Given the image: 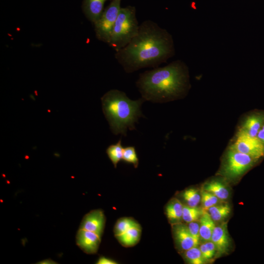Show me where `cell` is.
<instances>
[{"label":"cell","mask_w":264,"mask_h":264,"mask_svg":"<svg viewBox=\"0 0 264 264\" xmlns=\"http://www.w3.org/2000/svg\"><path fill=\"white\" fill-rule=\"evenodd\" d=\"M174 54L171 35L156 22L147 20L139 25L137 35L114 56L129 73L143 68L157 67Z\"/></svg>","instance_id":"obj_1"},{"label":"cell","mask_w":264,"mask_h":264,"mask_svg":"<svg viewBox=\"0 0 264 264\" xmlns=\"http://www.w3.org/2000/svg\"><path fill=\"white\" fill-rule=\"evenodd\" d=\"M136 85L145 101L164 103L177 99L189 88L188 69L183 62L176 61L141 73Z\"/></svg>","instance_id":"obj_2"},{"label":"cell","mask_w":264,"mask_h":264,"mask_svg":"<svg viewBox=\"0 0 264 264\" xmlns=\"http://www.w3.org/2000/svg\"><path fill=\"white\" fill-rule=\"evenodd\" d=\"M144 101L143 98L132 100L125 92L117 89H111L102 96L103 113L114 134L126 136L128 130L135 129V123L144 116L141 106Z\"/></svg>","instance_id":"obj_3"},{"label":"cell","mask_w":264,"mask_h":264,"mask_svg":"<svg viewBox=\"0 0 264 264\" xmlns=\"http://www.w3.org/2000/svg\"><path fill=\"white\" fill-rule=\"evenodd\" d=\"M139 27L135 7H121L108 44L115 52L119 51L137 35Z\"/></svg>","instance_id":"obj_4"},{"label":"cell","mask_w":264,"mask_h":264,"mask_svg":"<svg viewBox=\"0 0 264 264\" xmlns=\"http://www.w3.org/2000/svg\"><path fill=\"white\" fill-rule=\"evenodd\" d=\"M258 160L229 147L224 156L220 172L227 178H237L252 168Z\"/></svg>","instance_id":"obj_5"},{"label":"cell","mask_w":264,"mask_h":264,"mask_svg":"<svg viewBox=\"0 0 264 264\" xmlns=\"http://www.w3.org/2000/svg\"><path fill=\"white\" fill-rule=\"evenodd\" d=\"M121 0H112L94 23L96 38L108 44L121 9Z\"/></svg>","instance_id":"obj_6"},{"label":"cell","mask_w":264,"mask_h":264,"mask_svg":"<svg viewBox=\"0 0 264 264\" xmlns=\"http://www.w3.org/2000/svg\"><path fill=\"white\" fill-rule=\"evenodd\" d=\"M229 147L258 160L264 156V146L260 140L239 130Z\"/></svg>","instance_id":"obj_7"},{"label":"cell","mask_w":264,"mask_h":264,"mask_svg":"<svg viewBox=\"0 0 264 264\" xmlns=\"http://www.w3.org/2000/svg\"><path fill=\"white\" fill-rule=\"evenodd\" d=\"M101 237L94 232L79 228L76 234V244L86 253L95 254L100 244Z\"/></svg>","instance_id":"obj_8"},{"label":"cell","mask_w":264,"mask_h":264,"mask_svg":"<svg viewBox=\"0 0 264 264\" xmlns=\"http://www.w3.org/2000/svg\"><path fill=\"white\" fill-rule=\"evenodd\" d=\"M106 218L103 211L93 210L85 215L79 228L94 232L101 236L105 227Z\"/></svg>","instance_id":"obj_9"},{"label":"cell","mask_w":264,"mask_h":264,"mask_svg":"<svg viewBox=\"0 0 264 264\" xmlns=\"http://www.w3.org/2000/svg\"><path fill=\"white\" fill-rule=\"evenodd\" d=\"M264 124V111H254L244 117L238 130L251 136L257 137Z\"/></svg>","instance_id":"obj_10"},{"label":"cell","mask_w":264,"mask_h":264,"mask_svg":"<svg viewBox=\"0 0 264 264\" xmlns=\"http://www.w3.org/2000/svg\"><path fill=\"white\" fill-rule=\"evenodd\" d=\"M211 241L216 247V255L218 257L228 251L230 239L227 230V223L224 222L215 227Z\"/></svg>","instance_id":"obj_11"},{"label":"cell","mask_w":264,"mask_h":264,"mask_svg":"<svg viewBox=\"0 0 264 264\" xmlns=\"http://www.w3.org/2000/svg\"><path fill=\"white\" fill-rule=\"evenodd\" d=\"M173 235L176 242L181 250L198 246L186 225L176 223L173 226Z\"/></svg>","instance_id":"obj_12"},{"label":"cell","mask_w":264,"mask_h":264,"mask_svg":"<svg viewBox=\"0 0 264 264\" xmlns=\"http://www.w3.org/2000/svg\"><path fill=\"white\" fill-rule=\"evenodd\" d=\"M107 0H84L82 9L88 20L94 23L103 12V7Z\"/></svg>","instance_id":"obj_13"},{"label":"cell","mask_w":264,"mask_h":264,"mask_svg":"<svg viewBox=\"0 0 264 264\" xmlns=\"http://www.w3.org/2000/svg\"><path fill=\"white\" fill-rule=\"evenodd\" d=\"M214 221L209 213L204 210L199 218L200 238L204 242L210 241L213 230L215 227Z\"/></svg>","instance_id":"obj_14"},{"label":"cell","mask_w":264,"mask_h":264,"mask_svg":"<svg viewBox=\"0 0 264 264\" xmlns=\"http://www.w3.org/2000/svg\"><path fill=\"white\" fill-rule=\"evenodd\" d=\"M141 233V227H134L125 232L116 236L119 243L125 247L135 245L139 241Z\"/></svg>","instance_id":"obj_15"},{"label":"cell","mask_w":264,"mask_h":264,"mask_svg":"<svg viewBox=\"0 0 264 264\" xmlns=\"http://www.w3.org/2000/svg\"><path fill=\"white\" fill-rule=\"evenodd\" d=\"M183 205L176 198L171 199L167 204L165 209L166 215L171 222H178L182 219Z\"/></svg>","instance_id":"obj_16"},{"label":"cell","mask_w":264,"mask_h":264,"mask_svg":"<svg viewBox=\"0 0 264 264\" xmlns=\"http://www.w3.org/2000/svg\"><path fill=\"white\" fill-rule=\"evenodd\" d=\"M202 189L213 194L220 200H226L229 197V191L227 187L219 181L213 180L207 182Z\"/></svg>","instance_id":"obj_17"},{"label":"cell","mask_w":264,"mask_h":264,"mask_svg":"<svg viewBox=\"0 0 264 264\" xmlns=\"http://www.w3.org/2000/svg\"><path fill=\"white\" fill-rule=\"evenodd\" d=\"M208 211L214 221H220L224 220L229 215L231 208L228 204H217L210 207Z\"/></svg>","instance_id":"obj_18"},{"label":"cell","mask_w":264,"mask_h":264,"mask_svg":"<svg viewBox=\"0 0 264 264\" xmlns=\"http://www.w3.org/2000/svg\"><path fill=\"white\" fill-rule=\"evenodd\" d=\"M140 227V224L134 219L131 218H123L119 219L114 227L115 236L120 235L129 229Z\"/></svg>","instance_id":"obj_19"},{"label":"cell","mask_w":264,"mask_h":264,"mask_svg":"<svg viewBox=\"0 0 264 264\" xmlns=\"http://www.w3.org/2000/svg\"><path fill=\"white\" fill-rule=\"evenodd\" d=\"M123 149L120 139L116 143L110 145L106 150V153L115 168H116L119 161L122 159Z\"/></svg>","instance_id":"obj_20"},{"label":"cell","mask_w":264,"mask_h":264,"mask_svg":"<svg viewBox=\"0 0 264 264\" xmlns=\"http://www.w3.org/2000/svg\"><path fill=\"white\" fill-rule=\"evenodd\" d=\"M182 197L187 203V205L190 207H197L201 201V193L198 189L191 188L183 191Z\"/></svg>","instance_id":"obj_21"},{"label":"cell","mask_w":264,"mask_h":264,"mask_svg":"<svg viewBox=\"0 0 264 264\" xmlns=\"http://www.w3.org/2000/svg\"><path fill=\"white\" fill-rule=\"evenodd\" d=\"M204 210L197 207L183 205L182 220L186 223L197 221L202 215Z\"/></svg>","instance_id":"obj_22"},{"label":"cell","mask_w":264,"mask_h":264,"mask_svg":"<svg viewBox=\"0 0 264 264\" xmlns=\"http://www.w3.org/2000/svg\"><path fill=\"white\" fill-rule=\"evenodd\" d=\"M184 251V258L188 263L203 264L205 263V261L202 256L200 250L197 246L192 247Z\"/></svg>","instance_id":"obj_23"},{"label":"cell","mask_w":264,"mask_h":264,"mask_svg":"<svg viewBox=\"0 0 264 264\" xmlns=\"http://www.w3.org/2000/svg\"><path fill=\"white\" fill-rule=\"evenodd\" d=\"M201 201L203 210H208L210 207L218 204L220 199L213 194L203 189L200 191Z\"/></svg>","instance_id":"obj_24"},{"label":"cell","mask_w":264,"mask_h":264,"mask_svg":"<svg viewBox=\"0 0 264 264\" xmlns=\"http://www.w3.org/2000/svg\"><path fill=\"white\" fill-rule=\"evenodd\" d=\"M122 160L127 163L132 164L134 168L137 167L138 158L134 147L128 146L124 148Z\"/></svg>","instance_id":"obj_25"},{"label":"cell","mask_w":264,"mask_h":264,"mask_svg":"<svg viewBox=\"0 0 264 264\" xmlns=\"http://www.w3.org/2000/svg\"><path fill=\"white\" fill-rule=\"evenodd\" d=\"M187 225L188 230L198 245L200 238L199 234V222L198 220L188 223Z\"/></svg>","instance_id":"obj_26"},{"label":"cell","mask_w":264,"mask_h":264,"mask_svg":"<svg viewBox=\"0 0 264 264\" xmlns=\"http://www.w3.org/2000/svg\"><path fill=\"white\" fill-rule=\"evenodd\" d=\"M199 249L200 250L202 256L205 262L212 259L210 256L209 253L205 243H202L200 245Z\"/></svg>","instance_id":"obj_27"},{"label":"cell","mask_w":264,"mask_h":264,"mask_svg":"<svg viewBox=\"0 0 264 264\" xmlns=\"http://www.w3.org/2000/svg\"><path fill=\"white\" fill-rule=\"evenodd\" d=\"M205 244L206 246L211 258H212L216 252V247L214 243L210 241L206 242H205Z\"/></svg>","instance_id":"obj_28"},{"label":"cell","mask_w":264,"mask_h":264,"mask_svg":"<svg viewBox=\"0 0 264 264\" xmlns=\"http://www.w3.org/2000/svg\"><path fill=\"white\" fill-rule=\"evenodd\" d=\"M97 264H116L117 263L110 258L105 257H100L96 263Z\"/></svg>","instance_id":"obj_29"},{"label":"cell","mask_w":264,"mask_h":264,"mask_svg":"<svg viewBox=\"0 0 264 264\" xmlns=\"http://www.w3.org/2000/svg\"><path fill=\"white\" fill-rule=\"evenodd\" d=\"M257 137L260 140V141L264 146V124L258 132Z\"/></svg>","instance_id":"obj_30"}]
</instances>
